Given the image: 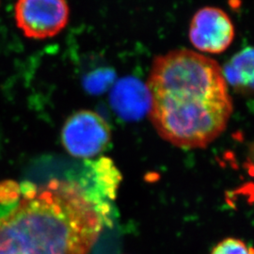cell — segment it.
Returning a JSON list of instances; mask_svg holds the SVG:
<instances>
[{
  "mask_svg": "<svg viewBox=\"0 0 254 254\" xmlns=\"http://www.w3.org/2000/svg\"><path fill=\"white\" fill-rule=\"evenodd\" d=\"M149 93L146 86L133 79H126L115 88L112 106L122 118L134 121L149 111Z\"/></svg>",
  "mask_w": 254,
  "mask_h": 254,
  "instance_id": "cell-6",
  "label": "cell"
},
{
  "mask_svg": "<svg viewBox=\"0 0 254 254\" xmlns=\"http://www.w3.org/2000/svg\"><path fill=\"white\" fill-rule=\"evenodd\" d=\"M14 208L0 218V254H89L104 219L77 182L27 184Z\"/></svg>",
  "mask_w": 254,
  "mask_h": 254,
  "instance_id": "cell-2",
  "label": "cell"
},
{
  "mask_svg": "<svg viewBox=\"0 0 254 254\" xmlns=\"http://www.w3.org/2000/svg\"><path fill=\"white\" fill-rule=\"evenodd\" d=\"M69 14L66 0H17L14 8L19 29L34 40L58 35L67 26Z\"/></svg>",
  "mask_w": 254,
  "mask_h": 254,
  "instance_id": "cell-4",
  "label": "cell"
},
{
  "mask_svg": "<svg viewBox=\"0 0 254 254\" xmlns=\"http://www.w3.org/2000/svg\"><path fill=\"white\" fill-rule=\"evenodd\" d=\"M111 129L98 113L83 109L66 120L62 130V142L67 153L76 158L94 157L107 149Z\"/></svg>",
  "mask_w": 254,
  "mask_h": 254,
  "instance_id": "cell-3",
  "label": "cell"
},
{
  "mask_svg": "<svg viewBox=\"0 0 254 254\" xmlns=\"http://www.w3.org/2000/svg\"><path fill=\"white\" fill-rule=\"evenodd\" d=\"M211 254H254V250L244 241L230 237L219 242Z\"/></svg>",
  "mask_w": 254,
  "mask_h": 254,
  "instance_id": "cell-8",
  "label": "cell"
},
{
  "mask_svg": "<svg viewBox=\"0 0 254 254\" xmlns=\"http://www.w3.org/2000/svg\"><path fill=\"white\" fill-rule=\"evenodd\" d=\"M235 26L227 13L219 8L205 7L193 16L189 37L192 46L207 54H220L232 45Z\"/></svg>",
  "mask_w": 254,
  "mask_h": 254,
  "instance_id": "cell-5",
  "label": "cell"
},
{
  "mask_svg": "<svg viewBox=\"0 0 254 254\" xmlns=\"http://www.w3.org/2000/svg\"><path fill=\"white\" fill-rule=\"evenodd\" d=\"M224 78L236 91L249 95L254 91V51L246 46L236 53L222 70Z\"/></svg>",
  "mask_w": 254,
  "mask_h": 254,
  "instance_id": "cell-7",
  "label": "cell"
},
{
  "mask_svg": "<svg viewBox=\"0 0 254 254\" xmlns=\"http://www.w3.org/2000/svg\"><path fill=\"white\" fill-rule=\"evenodd\" d=\"M146 88L149 116L166 141L205 148L226 129L233 100L219 64L189 49L155 58Z\"/></svg>",
  "mask_w": 254,
  "mask_h": 254,
  "instance_id": "cell-1",
  "label": "cell"
}]
</instances>
